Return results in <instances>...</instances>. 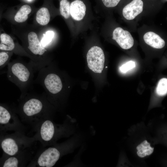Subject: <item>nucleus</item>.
<instances>
[{
    "instance_id": "obj_1",
    "label": "nucleus",
    "mask_w": 167,
    "mask_h": 167,
    "mask_svg": "<svg viewBox=\"0 0 167 167\" xmlns=\"http://www.w3.org/2000/svg\"><path fill=\"white\" fill-rule=\"evenodd\" d=\"M15 107L24 122L33 128L42 120L49 118V112L44 98L39 94L29 93L20 95Z\"/></svg>"
},
{
    "instance_id": "obj_2",
    "label": "nucleus",
    "mask_w": 167,
    "mask_h": 167,
    "mask_svg": "<svg viewBox=\"0 0 167 167\" xmlns=\"http://www.w3.org/2000/svg\"><path fill=\"white\" fill-rule=\"evenodd\" d=\"M6 71L8 79L20 89V95L25 94L33 81L34 71L32 65L21 61L9 62Z\"/></svg>"
},
{
    "instance_id": "obj_3",
    "label": "nucleus",
    "mask_w": 167,
    "mask_h": 167,
    "mask_svg": "<svg viewBox=\"0 0 167 167\" xmlns=\"http://www.w3.org/2000/svg\"><path fill=\"white\" fill-rule=\"evenodd\" d=\"M0 132V148L3 153L8 155H13L29 149L36 141L34 136L29 137L21 132L15 131L11 134Z\"/></svg>"
},
{
    "instance_id": "obj_4",
    "label": "nucleus",
    "mask_w": 167,
    "mask_h": 167,
    "mask_svg": "<svg viewBox=\"0 0 167 167\" xmlns=\"http://www.w3.org/2000/svg\"><path fill=\"white\" fill-rule=\"evenodd\" d=\"M33 130L36 141H39L44 146L54 143L59 136L60 129L50 118L40 122Z\"/></svg>"
},
{
    "instance_id": "obj_5",
    "label": "nucleus",
    "mask_w": 167,
    "mask_h": 167,
    "mask_svg": "<svg viewBox=\"0 0 167 167\" xmlns=\"http://www.w3.org/2000/svg\"><path fill=\"white\" fill-rule=\"evenodd\" d=\"M25 130L15 107L0 103V131H18L24 133Z\"/></svg>"
},
{
    "instance_id": "obj_6",
    "label": "nucleus",
    "mask_w": 167,
    "mask_h": 167,
    "mask_svg": "<svg viewBox=\"0 0 167 167\" xmlns=\"http://www.w3.org/2000/svg\"><path fill=\"white\" fill-rule=\"evenodd\" d=\"M62 154L59 146L55 145L39 150L27 167H51L59 160Z\"/></svg>"
},
{
    "instance_id": "obj_7",
    "label": "nucleus",
    "mask_w": 167,
    "mask_h": 167,
    "mask_svg": "<svg viewBox=\"0 0 167 167\" xmlns=\"http://www.w3.org/2000/svg\"><path fill=\"white\" fill-rule=\"evenodd\" d=\"M33 155L27 149L13 155L4 153L0 158V167H23L27 166L32 160Z\"/></svg>"
},
{
    "instance_id": "obj_8",
    "label": "nucleus",
    "mask_w": 167,
    "mask_h": 167,
    "mask_svg": "<svg viewBox=\"0 0 167 167\" xmlns=\"http://www.w3.org/2000/svg\"><path fill=\"white\" fill-rule=\"evenodd\" d=\"M34 82L35 83L42 85L52 95H55L59 93L62 88L61 78L54 73H49L45 75L39 70Z\"/></svg>"
},
{
    "instance_id": "obj_9",
    "label": "nucleus",
    "mask_w": 167,
    "mask_h": 167,
    "mask_svg": "<svg viewBox=\"0 0 167 167\" xmlns=\"http://www.w3.org/2000/svg\"><path fill=\"white\" fill-rule=\"evenodd\" d=\"M87 60L89 68L93 72L101 73L104 68L105 60L103 50L99 47L94 46L88 51Z\"/></svg>"
},
{
    "instance_id": "obj_10",
    "label": "nucleus",
    "mask_w": 167,
    "mask_h": 167,
    "mask_svg": "<svg viewBox=\"0 0 167 167\" xmlns=\"http://www.w3.org/2000/svg\"><path fill=\"white\" fill-rule=\"evenodd\" d=\"M112 38L124 49H129L134 45V40L131 33L120 27H117L113 30Z\"/></svg>"
},
{
    "instance_id": "obj_11",
    "label": "nucleus",
    "mask_w": 167,
    "mask_h": 167,
    "mask_svg": "<svg viewBox=\"0 0 167 167\" xmlns=\"http://www.w3.org/2000/svg\"><path fill=\"white\" fill-rule=\"evenodd\" d=\"M28 49L31 54L38 57L40 69L42 68L39 56L43 55L46 51L39 41L36 34L33 32H29L28 35Z\"/></svg>"
},
{
    "instance_id": "obj_12",
    "label": "nucleus",
    "mask_w": 167,
    "mask_h": 167,
    "mask_svg": "<svg viewBox=\"0 0 167 167\" xmlns=\"http://www.w3.org/2000/svg\"><path fill=\"white\" fill-rule=\"evenodd\" d=\"M143 6L142 0H133L123 8V15L126 19L132 20L142 12Z\"/></svg>"
},
{
    "instance_id": "obj_13",
    "label": "nucleus",
    "mask_w": 167,
    "mask_h": 167,
    "mask_svg": "<svg viewBox=\"0 0 167 167\" xmlns=\"http://www.w3.org/2000/svg\"><path fill=\"white\" fill-rule=\"evenodd\" d=\"M86 11L85 5L83 1L76 0L70 4V15L75 20H82L85 15Z\"/></svg>"
},
{
    "instance_id": "obj_14",
    "label": "nucleus",
    "mask_w": 167,
    "mask_h": 167,
    "mask_svg": "<svg viewBox=\"0 0 167 167\" xmlns=\"http://www.w3.org/2000/svg\"><path fill=\"white\" fill-rule=\"evenodd\" d=\"M143 38L146 44L154 48L161 49L165 45L164 40L159 35L152 32L145 33Z\"/></svg>"
},
{
    "instance_id": "obj_15",
    "label": "nucleus",
    "mask_w": 167,
    "mask_h": 167,
    "mask_svg": "<svg viewBox=\"0 0 167 167\" xmlns=\"http://www.w3.org/2000/svg\"><path fill=\"white\" fill-rule=\"evenodd\" d=\"M15 45L12 38L8 34L3 33L0 35V51H14Z\"/></svg>"
},
{
    "instance_id": "obj_16",
    "label": "nucleus",
    "mask_w": 167,
    "mask_h": 167,
    "mask_svg": "<svg viewBox=\"0 0 167 167\" xmlns=\"http://www.w3.org/2000/svg\"><path fill=\"white\" fill-rule=\"evenodd\" d=\"M50 15L49 11L45 7H42L37 11L36 20L38 24L41 25L47 24L50 20Z\"/></svg>"
},
{
    "instance_id": "obj_17",
    "label": "nucleus",
    "mask_w": 167,
    "mask_h": 167,
    "mask_svg": "<svg viewBox=\"0 0 167 167\" xmlns=\"http://www.w3.org/2000/svg\"><path fill=\"white\" fill-rule=\"evenodd\" d=\"M31 7L28 5L23 6L16 13L14 17L15 21L18 23H23L28 19V15L31 12Z\"/></svg>"
},
{
    "instance_id": "obj_18",
    "label": "nucleus",
    "mask_w": 167,
    "mask_h": 167,
    "mask_svg": "<svg viewBox=\"0 0 167 167\" xmlns=\"http://www.w3.org/2000/svg\"><path fill=\"white\" fill-rule=\"evenodd\" d=\"M136 149L138 155L141 158L151 155L154 150V148L151 147L149 143L146 140L139 145L137 147Z\"/></svg>"
},
{
    "instance_id": "obj_19",
    "label": "nucleus",
    "mask_w": 167,
    "mask_h": 167,
    "mask_svg": "<svg viewBox=\"0 0 167 167\" xmlns=\"http://www.w3.org/2000/svg\"><path fill=\"white\" fill-rule=\"evenodd\" d=\"M60 11L61 15L68 19L70 15V4L67 0H62L60 3Z\"/></svg>"
},
{
    "instance_id": "obj_20",
    "label": "nucleus",
    "mask_w": 167,
    "mask_h": 167,
    "mask_svg": "<svg viewBox=\"0 0 167 167\" xmlns=\"http://www.w3.org/2000/svg\"><path fill=\"white\" fill-rule=\"evenodd\" d=\"M156 92L160 96H163L167 94V78H163L159 81L156 88Z\"/></svg>"
},
{
    "instance_id": "obj_21",
    "label": "nucleus",
    "mask_w": 167,
    "mask_h": 167,
    "mask_svg": "<svg viewBox=\"0 0 167 167\" xmlns=\"http://www.w3.org/2000/svg\"><path fill=\"white\" fill-rule=\"evenodd\" d=\"M54 32L52 31H48L44 34L43 36L40 41L43 46L45 48L50 44L54 38Z\"/></svg>"
},
{
    "instance_id": "obj_22",
    "label": "nucleus",
    "mask_w": 167,
    "mask_h": 167,
    "mask_svg": "<svg viewBox=\"0 0 167 167\" xmlns=\"http://www.w3.org/2000/svg\"><path fill=\"white\" fill-rule=\"evenodd\" d=\"M11 56L9 52L0 51V69L7 65Z\"/></svg>"
},
{
    "instance_id": "obj_23",
    "label": "nucleus",
    "mask_w": 167,
    "mask_h": 167,
    "mask_svg": "<svg viewBox=\"0 0 167 167\" xmlns=\"http://www.w3.org/2000/svg\"><path fill=\"white\" fill-rule=\"evenodd\" d=\"M135 66V62L133 61H130L122 65L120 67V70L122 72L126 73L134 68Z\"/></svg>"
},
{
    "instance_id": "obj_24",
    "label": "nucleus",
    "mask_w": 167,
    "mask_h": 167,
    "mask_svg": "<svg viewBox=\"0 0 167 167\" xmlns=\"http://www.w3.org/2000/svg\"><path fill=\"white\" fill-rule=\"evenodd\" d=\"M121 0H102L104 5L107 7L116 6Z\"/></svg>"
},
{
    "instance_id": "obj_25",
    "label": "nucleus",
    "mask_w": 167,
    "mask_h": 167,
    "mask_svg": "<svg viewBox=\"0 0 167 167\" xmlns=\"http://www.w3.org/2000/svg\"><path fill=\"white\" fill-rule=\"evenodd\" d=\"M6 72V71L5 72H0V74H2V73H3L4 72Z\"/></svg>"
},
{
    "instance_id": "obj_26",
    "label": "nucleus",
    "mask_w": 167,
    "mask_h": 167,
    "mask_svg": "<svg viewBox=\"0 0 167 167\" xmlns=\"http://www.w3.org/2000/svg\"><path fill=\"white\" fill-rule=\"evenodd\" d=\"M28 0L29 1H31L32 0Z\"/></svg>"
},
{
    "instance_id": "obj_27",
    "label": "nucleus",
    "mask_w": 167,
    "mask_h": 167,
    "mask_svg": "<svg viewBox=\"0 0 167 167\" xmlns=\"http://www.w3.org/2000/svg\"></svg>"
}]
</instances>
